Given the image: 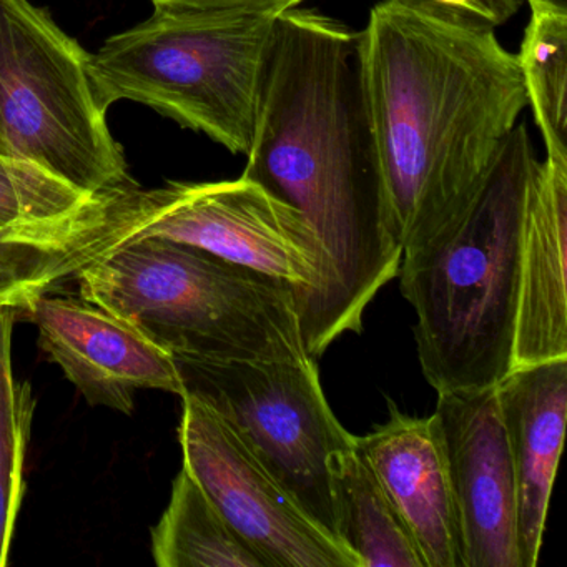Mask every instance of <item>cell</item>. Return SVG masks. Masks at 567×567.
I'll return each instance as SVG.
<instances>
[{
    "label": "cell",
    "instance_id": "obj_1",
    "mask_svg": "<svg viewBox=\"0 0 567 567\" xmlns=\"http://www.w3.org/2000/svg\"><path fill=\"white\" fill-rule=\"evenodd\" d=\"M247 157L241 177L297 208L320 241V280L298 307L305 350L317 360L341 334L361 333L364 310L403 258L368 107L361 32L313 11L278 16Z\"/></svg>",
    "mask_w": 567,
    "mask_h": 567
},
{
    "label": "cell",
    "instance_id": "obj_16",
    "mask_svg": "<svg viewBox=\"0 0 567 567\" xmlns=\"http://www.w3.org/2000/svg\"><path fill=\"white\" fill-rule=\"evenodd\" d=\"M340 539L361 567H424L406 524L357 447L331 456Z\"/></svg>",
    "mask_w": 567,
    "mask_h": 567
},
{
    "label": "cell",
    "instance_id": "obj_23",
    "mask_svg": "<svg viewBox=\"0 0 567 567\" xmlns=\"http://www.w3.org/2000/svg\"><path fill=\"white\" fill-rule=\"evenodd\" d=\"M533 11L567 12V0H527Z\"/></svg>",
    "mask_w": 567,
    "mask_h": 567
},
{
    "label": "cell",
    "instance_id": "obj_14",
    "mask_svg": "<svg viewBox=\"0 0 567 567\" xmlns=\"http://www.w3.org/2000/svg\"><path fill=\"white\" fill-rule=\"evenodd\" d=\"M517 486L520 566L536 567L567 416V358L511 368L496 384Z\"/></svg>",
    "mask_w": 567,
    "mask_h": 567
},
{
    "label": "cell",
    "instance_id": "obj_17",
    "mask_svg": "<svg viewBox=\"0 0 567 567\" xmlns=\"http://www.w3.org/2000/svg\"><path fill=\"white\" fill-rule=\"evenodd\" d=\"M152 556L158 567H265L184 466L152 529Z\"/></svg>",
    "mask_w": 567,
    "mask_h": 567
},
{
    "label": "cell",
    "instance_id": "obj_9",
    "mask_svg": "<svg viewBox=\"0 0 567 567\" xmlns=\"http://www.w3.org/2000/svg\"><path fill=\"white\" fill-rule=\"evenodd\" d=\"M184 467L265 567H361L208 404L182 396Z\"/></svg>",
    "mask_w": 567,
    "mask_h": 567
},
{
    "label": "cell",
    "instance_id": "obj_18",
    "mask_svg": "<svg viewBox=\"0 0 567 567\" xmlns=\"http://www.w3.org/2000/svg\"><path fill=\"white\" fill-rule=\"evenodd\" d=\"M517 62L547 158L567 164V12L533 11Z\"/></svg>",
    "mask_w": 567,
    "mask_h": 567
},
{
    "label": "cell",
    "instance_id": "obj_4",
    "mask_svg": "<svg viewBox=\"0 0 567 567\" xmlns=\"http://www.w3.org/2000/svg\"><path fill=\"white\" fill-rule=\"evenodd\" d=\"M74 278L81 297L174 358L311 360L301 337L297 288L210 251L142 238L112 248Z\"/></svg>",
    "mask_w": 567,
    "mask_h": 567
},
{
    "label": "cell",
    "instance_id": "obj_24",
    "mask_svg": "<svg viewBox=\"0 0 567 567\" xmlns=\"http://www.w3.org/2000/svg\"><path fill=\"white\" fill-rule=\"evenodd\" d=\"M0 155H6V157H12V155L9 154L8 145H6L4 134H2V127H0Z\"/></svg>",
    "mask_w": 567,
    "mask_h": 567
},
{
    "label": "cell",
    "instance_id": "obj_7",
    "mask_svg": "<svg viewBox=\"0 0 567 567\" xmlns=\"http://www.w3.org/2000/svg\"><path fill=\"white\" fill-rule=\"evenodd\" d=\"M184 394L217 411L305 511L340 540L331 456L354 434L337 420L317 360L175 358Z\"/></svg>",
    "mask_w": 567,
    "mask_h": 567
},
{
    "label": "cell",
    "instance_id": "obj_15",
    "mask_svg": "<svg viewBox=\"0 0 567 567\" xmlns=\"http://www.w3.org/2000/svg\"><path fill=\"white\" fill-rule=\"evenodd\" d=\"M102 195L61 220L0 230V307L28 311L45 291L105 254Z\"/></svg>",
    "mask_w": 567,
    "mask_h": 567
},
{
    "label": "cell",
    "instance_id": "obj_20",
    "mask_svg": "<svg viewBox=\"0 0 567 567\" xmlns=\"http://www.w3.org/2000/svg\"><path fill=\"white\" fill-rule=\"evenodd\" d=\"M94 198L38 165L0 155V230L71 217Z\"/></svg>",
    "mask_w": 567,
    "mask_h": 567
},
{
    "label": "cell",
    "instance_id": "obj_21",
    "mask_svg": "<svg viewBox=\"0 0 567 567\" xmlns=\"http://www.w3.org/2000/svg\"><path fill=\"white\" fill-rule=\"evenodd\" d=\"M401 2L443 21L494 31L519 12L524 0H401Z\"/></svg>",
    "mask_w": 567,
    "mask_h": 567
},
{
    "label": "cell",
    "instance_id": "obj_13",
    "mask_svg": "<svg viewBox=\"0 0 567 567\" xmlns=\"http://www.w3.org/2000/svg\"><path fill=\"white\" fill-rule=\"evenodd\" d=\"M567 164L539 162L520 225L513 367L567 358Z\"/></svg>",
    "mask_w": 567,
    "mask_h": 567
},
{
    "label": "cell",
    "instance_id": "obj_19",
    "mask_svg": "<svg viewBox=\"0 0 567 567\" xmlns=\"http://www.w3.org/2000/svg\"><path fill=\"white\" fill-rule=\"evenodd\" d=\"M14 308L0 307V567L8 566L16 523L24 497V464L35 400L12 363Z\"/></svg>",
    "mask_w": 567,
    "mask_h": 567
},
{
    "label": "cell",
    "instance_id": "obj_3",
    "mask_svg": "<svg viewBox=\"0 0 567 567\" xmlns=\"http://www.w3.org/2000/svg\"><path fill=\"white\" fill-rule=\"evenodd\" d=\"M537 165L526 125H516L463 210L403 251L401 291L436 393L494 386L513 367L520 225Z\"/></svg>",
    "mask_w": 567,
    "mask_h": 567
},
{
    "label": "cell",
    "instance_id": "obj_22",
    "mask_svg": "<svg viewBox=\"0 0 567 567\" xmlns=\"http://www.w3.org/2000/svg\"><path fill=\"white\" fill-rule=\"evenodd\" d=\"M174 2V4L194 6V8L238 9V11L284 12L295 8L303 0H152Z\"/></svg>",
    "mask_w": 567,
    "mask_h": 567
},
{
    "label": "cell",
    "instance_id": "obj_5",
    "mask_svg": "<svg viewBox=\"0 0 567 567\" xmlns=\"http://www.w3.org/2000/svg\"><path fill=\"white\" fill-rule=\"evenodd\" d=\"M154 16L89 54L102 111L138 102L247 155L275 21L281 12L157 2Z\"/></svg>",
    "mask_w": 567,
    "mask_h": 567
},
{
    "label": "cell",
    "instance_id": "obj_12",
    "mask_svg": "<svg viewBox=\"0 0 567 567\" xmlns=\"http://www.w3.org/2000/svg\"><path fill=\"white\" fill-rule=\"evenodd\" d=\"M354 443L406 524L424 567H464L460 514L436 416H408L390 401V421L354 436Z\"/></svg>",
    "mask_w": 567,
    "mask_h": 567
},
{
    "label": "cell",
    "instance_id": "obj_2",
    "mask_svg": "<svg viewBox=\"0 0 567 567\" xmlns=\"http://www.w3.org/2000/svg\"><path fill=\"white\" fill-rule=\"evenodd\" d=\"M361 52L384 187L410 250L476 194L529 105L526 87L494 31L401 0L374 6Z\"/></svg>",
    "mask_w": 567,
    "mask_h": 567
},
{
    "label": "cell",
    "instance_id": "obj_10",
    "mask_svg": "<svg viewBox=\"0 0 567 567\" xmlns=\"http://www.w3.org/2000/svg\"><path fill=\"white\" fill-rule=\"evenodd\" d=\"M433 414L460 514L464 567H523L516 474L496 384L437 393Z\"/></svg>",
    "mask_w": 567,
    "mask_h": 567
},
{
    "label": "cell",
    "instance_id": "obj_8",
    "mask_svg": "<svg viewBox=\"0 0 567 567\" xmlns=\"http://www.w3.org/2000/svg\"><path fill=\"white\" fill-rule=\"evenodd\" d=\"M109 250L142 238H164L210 251L297 288L298 307L317 287L323 251L297 208L248 178L102 195Z\"/></svg>",
    "mask_w": 567,
    "mask_h": 567
},
{
    "label": "cell",
    "instance_id": "obj_6",
    "mask_svg": "<svg viewBox=\"0 0 567 567\" xmlns=\"http://www.w3.org/2000/svg\"><path fill=\"white\" fill-rule=\"evenodd\" d=\"M87 59L48 12L28 0H0V127L9 154L97 197L135 184Z\"/></svg>",
    "mask_w": 567,
    "mask_h": 567
},
{
    "label": "cell",
    "instance_id": "obj_11",
    "mask_svg": "<svg viewBox=\"0 0 567 567\" xmlns=\"http://www.w3.org/2000/svg\"><path fill=\"white\" fill-rule=\"evenodd\" d=\"M25 313L49 360L91 406L132 414L137 390L184 394L172 354L81 295L45 291Z\"/></svg>",
    "mask_w": 567,
    "mask_h": 567
}]
</instances>
